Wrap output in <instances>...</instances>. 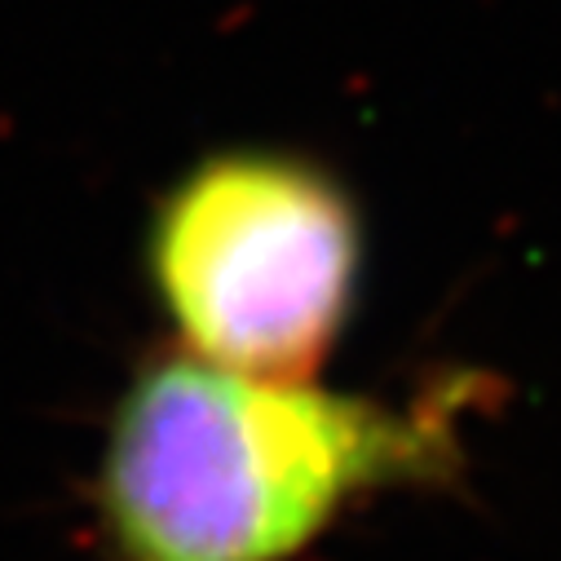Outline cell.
<instances>
[{"label": "cell", "mask_w": 561, "mask_h": 561, "mask_svg": "<svg viewBox=\"0 0 561 561\" xmlns=\"http://www.w3.org/2000/svg\"><path fill=\"white\" fill-rule=\"evenodd\" d=\"M451 434L443 402L393 407L173 350L119 393L102 539L115 561H297L363 500L443 473Z\"/></svg>", "instance_id": "6da1fadb"}, {"label": "cell", "mask_w": 561, "mask_h": 561, "mask_svg": "<svg viewBox=\"0 0 561 561\" xmlns=\"http://www.w3.org/2000/svg\"><path fill=\"white\" fill-rule=\"evenodd\" d=\"M147 270L178 350L256 376H319L363 284V217L297 151H217L151 213Z\"/></svg>", "instance_id": "7a4b0ae2"}]
</instances>
